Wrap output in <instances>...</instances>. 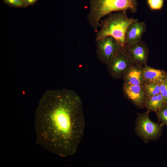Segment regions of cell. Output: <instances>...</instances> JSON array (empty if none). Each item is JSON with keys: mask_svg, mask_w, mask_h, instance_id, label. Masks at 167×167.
Segmentation results:
<instances>
[{"mask_svg": "<svg viewBox=\"0 0 167 167\" xmlns=\"http://www.w3.org/2000/svg\"><path fill=\"white\" fill-rule=\"evenodd\" d=\"M148 5L152 10H159L163 5L164 0H147Z\"/></svg>", "mask_w": 167, "mask_h": 167, "instance_id": "cell-15", "label": "cell"}, {"mask_svg": "<svg viewBox=\"0 0 167 167\" xmlns=\"http://www.w3.org/2000/svg\"><path fill=\"white\" fill-rule=\"evenodd\" d=\"M146 30L145 22H139L137 20L132 23L129 25L125 34V45L132 44L142 41V35Z\"/></svg>", "mask_w": 167, "mask_h": 167, "instance_id": "cell-9", "label": "cell"}, {"mask_svg": "<svg viewBox=\"0 0 167 167\" xmlns=\"http://www.w3.org/2000/svg\"><path fill=\"white\" fill-rule=\"evenodd\" d=\"M138 20L129 18L126 11H119L110 13L100 22V29L96 35V41L107 36L114 38L123 48L125 45V35L129 25Z\"/></svg>", "mask_w": 167, "mask_h": 167, "instance_id": "cell-3", "label": "cell"}, {"mask_svg": "<svg viewBox=\"0 0 167 167\" xmlns=\"http://www.w3.org/2000/svg\"><path fill=\"white\" fill-rule=\"evenodd\" d=\"M166 104L163 97L160 93L152 96H147L145 107L149 112H155Z\"/></svg>", "mask_w": 167, "mask_h": 167, "instance_id": "cell-12", "label": "cell"}, {"mask_svg": "<svg viewBox=\"0 0 167 167\" xmlns=\"http://www.w3.org/2000/svg\"><path fill=\"white\" fill-rule=\"evenodd\" d=\"M90 10L87 16L89 24L96 32L102 18L113 11H137L136 0H91Z\"/></svg>", "mask_w": 167, "mask_h": 167, "instance_id": "cell-2", "label": "cell"}, {"mask_svg": "<svg viewBox=\"0 0 167 167\" xmlns=\"http://www.w3.org/2000/svg\"><path fill=\"white\" fill-rule=\"evenodd\" d=\"M123 49L133 64L142 66L146 65L149 49L144 41H141L132 44H126Z\"/></svg>", "mask_w": 167, "mask_h": 167, "instance_id": "cell-7", "label": "cell"}, {"mask_svg": "<svg viewBox=\"0 0 167 167\" xmlns=\"http://www.w3.org/2000/svg\"><path fill=\"white\" fill-rule=\"evenodd\" d=\"M149 113H138L135 121V133L145 143L157 139L162 134V127L151 120Z\"/></svg>", "mask_w": 167, "mask_h": 167, "instance_id": "cell-4", "label": "cell"}, {"mask_svg": "<svg viewBox=\"0 0 167 167\" xmlns=\"http://www.w3.org/2000/svg\"><path fill=\"white\" fill-rule=\"evenodd\" d=\"M143 87L147 96H150L160 93V83H145Z\"/></svg>", "mask_w": 167, "mask_h": 167, "instance_id": "cell-13", "label": "cell"}, {"mask_svg": "<svg viewBox=\"0 0 167 167\" xmlns=\"http://www.w3.org/2000/svg\"><path fill=\"white\" fill-rule=\"evenodd\" d=\"M133 64L121 47L106 65L107 71L113 79L122 78L128 69Z\"/></svg>", "mask_w": 167, "mask_h": 167, "instance_id": "cell-5", "label": "cell"}, {"mask_svg": "<svg viewBox=\"0 0 167 167\" xmlns=\"http://www.w3.org/2000/svg\"><path fill=\"white\" fill-rule=\"evenodd\" d=\"M143 75L145 83H160L167 76V73L164 70L154 68L146 65L143 67Z\"/></svg>", "mask_w": 167, "mask_h": 167, "instance_id": "cell-11", "label": "cell"}, {"mask_svg": "<svg viewBox=\"0 0 167 167\" xmlns=\"http://www.w3.org/2000/svg\"><path fill=\"white\" fill-rule=\"evenodd\" d=\"M143 67L135 64L132 65L122 78L124 82L132 85L143 86L145 82L143 75Z\"/></svg>", "mask_w": 167, "mask_h": 167, "instance_id": "cell-10", "label": "cell"}, {"mask_svg": "<svg viewBox=\"0 0 167 167\" xmlns=\"http://www.w3.org/2000/svg\"><path fill=\"white\" fill-rule=\"evenodd\" d=\"M85 123L82 101L75 91L49 92L35 113L36 143L60 156H72L82 140Z\"/></svg>", "mask_w": 167, "mask_h": 167, "instance_id": "cell-1", "label": "cell"}, {"mask_svg": "<svg viewBox=\"0 0 167 167\" xmlns=\"http://www.w3.org/2000/svg\"><path fill=\"white\" fill-rule=\"evenodd\" d=\"M159 124L163 127L167 126V104H166L156 112Z\"/></svg>", "mask_w": 167, "mask_h": 167, "instance_id": "cell-14", "label": "cell"}, {"mask_svg": "<svg viewBox=\"0 0 167 167\" xmlns=\"http://www.w3.org/2000/svg\"><path fill=\"white\" fill-rule=\"evenodd\" d=\"M7 2L16 6H24L25 3L23 0H4Z\"/></svg>", "mask_w": 167, "mask_h": 167, "instance_id": "cell-17", "label": "cell"}, {"mask_svg": "<svg viewBox=\"0 0 167 167\" xmlns=\"http://www.w3.org/2000/svg\"><path fill=\"white\" fill-rule=\"evenodd\" d=\"M123 88L126 97L136 107L139 108L145 107L147 96L143 86L124 82Z\"/></svg>", "mask_w": 167, "mask_h": 167, "instance_id": "cell-8", "label": "cell"}, {"mask_svg": "<svg viewBox=\"0 0 167 167\" xmlns=\"http://www.w3.org/2000/svg\"><path fill=\"white\" fill-rule=\"evenodd\" d=\"M96 42V54L98 59L106 65L117 51L122 47L114 38L110 36H107Z\"/></svg>", "mask_w": 167, "mask_h": 167, "instance_id": "cell-6", "label": "cell"}, {"mask_svg": "<svg viewBox=\"0 0 167 167\" xmlns=\"http://www.w3.org/2000/svg\"><path fill=\"white\" fill-rule=\"evenodd\" d=\"M24 3L27 4H32L35 2L36 0H23Z\"/></svg>", "mask_w": 167, "mask_h": 167, "instance_id": "cell-18", "label": "cell"}, {"mask_svg": "<svg viewBox=\"0 0 167 167\" xmlns=\"http://www.w3.org/2000/svg\"><path fill=\"white\" fill-rule=\"evenodd\" d=\"M160 94L167 104V76L160 83Z\"/></svg>", "mask_w": 167, "mask_h": 167, "instance_id": "cell-16", "label": "cell"}]
</instances>
